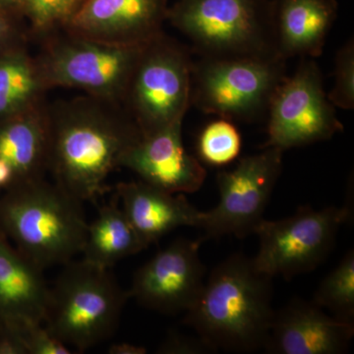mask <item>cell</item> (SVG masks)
<instances>
[{
  "mask_svg": "<svg viewBox=\"0 0 354 354\" xmlns=\"http://www.w3.org/2000/svg\"><path fill=\"white\" fill-rule=\"evenodd\" d=\"M48 169L55 183L80 202H93L108 191L106 180L123 155L142 137L129 114L118 104L77 97L48 111Z\"/></svg>",
  "mask_w": 354,
  "mask_h": 354,
  "instance_id": "6da1fadb",
  "label": "cell"
},
{
  "mask_svg": "<svg viewBox=\"0 0 354 354\" xmlns=\"http://www.w3.org/2000/svg\"><path fill=\"white\" fill-rule=\"evenodd\" d=\"M272 278L253 258L234 254L214 268L184 324L215 351L253 353L264 349L274 311Z\"/></svg>",
  "mask_w": 354,
  "mask_h": 354,
  "instance_id": "7a4b0ae2",
  "label": "cell"
},
{
  "mask_svg": "<svg viewBox=\"0 0 354 354\" xmlns=\"http://www.w3.org/2000/svg\"><path fill=\"white\" fill-rule=\"evenodd\" d=\"M87 227L82 202L44 177L13 184L0 197V232L43 270L82 252Z\"/></svg>",
  "mask_w": 354,
  "mask_h": 354,
  "instance_id": "3957f363",
  "label": "cell"
},
{
  "mask_svg": "<svg viewBox=\"0 0 354 354\" xmlns=\"http://www.w3.org/2000/svg\"><path fill=\"white\" fill-rule=\"evenodd\" d=\"M167 20L201 57L281 58L272 0H177Z\"/></svg>",
  "mask_w": 354,
  "mask_h": 354,
  "instance_id": "277c9868",
  "label": "cell"
},
{
  "mask_svg": "<svg viewBox=\"0 0 354 354\" xmlns=\"http://www.w3.org/2000/svg\"><path fill=\"white\" fill-rule=\"evenodd\" d=\"M50 288L44 325L72 351L93 348L118 329L128 292L109 269L70 261Z\"/></svg>",
  "mask_w": 354,
  "mask_h": 354,
  "instance_id": "5b68a950",
  "label": "cell"
},
{
  "mask_svg": "<svg viewBox=\"0 0 354 354\" xmlns=\"http://www.w3.org/2000/svg\"><path fill=\"white\" fill-rule=\"evenodd\" d=\"M286 76L281 58L201 57L193 64L191 104L232 122H253L267 116Z\"/></svg>",
  "mask_w": 354,
  "mask_h": 354,
  "instance_id": "8992f818",
  "label": "cell"
},
{
  "mask_svg": "<svg viewBox=\"0 0 354 354\" xmlns=\"http://www.w3.org/2000/svg\"><path fill=\"white\" fill-rule=\"evenodd\" d=\"M145 46L102 43L66 32L48 44L37 62L46 88H79L118 104L124 101Z\"/></svg>",
  "mask_w": 354,
  "mask_h": 354,
  "instance_id": "52a82bcc",
  "label": "cell"
},
{
  "mask_svg": "<svg viewBox=\"0 0 354 354\" xmlns=\"http://www.w3.org/2000/svg\"><path fill=\"white\" fill-rule=\"evenodd\" d=\"M189 53L160 34L144 46L124 101L142 136L183 120L191 106Z\"/></svg>",
  "mask_w": 354,
  "mask_h": 354,
  "instance_id": "ba28073f",
  "label": "cell"
},
{
  "mask_svg": "<svg viewBox=\"0 0 354 354\" xmlns=\"http://www.w3.org/2000/svg\"><path fill=\"white\" fill-rule=\"evenodd\" d=\"M349 218L351 208L346 205L322 209L304 206L281 220L264 218L255 232L260 246L254 264L272 279H290L314 271L329 255Z\"/></svg>",
  "mask_w": 354,
  "mask_h": 354,
  "instance_id": "9c48e42d",
  "label": "cell"
},
{
  "mask_svg": "<svg viewBox=\"0 0 354 354\" xmlns=\"http://www.w3.org/2000/svg\"><path fill=\"white\" fill-rule=\"evenodd\" d=\"M247 156L232 171L216 176L220 201L215 208L202 212L197 228L199 241L218 239L225 235L245 239L255 234L283 169V151L274 147Z\"/></svg>",
  "mask_w": 354,
  "mask_h": 354,
  "instance_id": "30bf717a",
  "label": "cell"
},
{
  "mask_svg": "<svg viewBox=\"0 0 354 354\" xmlns=\"http://www.w3.org/2000/svg\"><path fill=\"white\" fill-rule=\"evenodd\" d=\"M323 86L315 62L304 59L291 76H286L268 109V139L262 148L290 150L332 139L344 131Z\"/></svg>",
  "mask_w": 354,
  "mask_h": 354,
  "instance_id": "8fae6325",
  "label": "cell"
},
{
  "mask_svg": "<svg viewBox=\"0 0 354 354\" xmlns=\"http://www.w3.org/2000/svg\"><path fill=\"white\" fill-rule=\"evenodd\" d=\"M201 241L180 237L135 272L129 297L164 314L186 312L196 301L206 269L200 258Z\"/></svg>",
  "mask_w": 354,
  "mask_h": 354,
  "instance_id": "7c38bea8",
  "label": "cell"
},
{
  "mask_svg": "<svg viewBox=\"0 0 354 354\" xmlns=\"http://www.w3.org/2000/svg\"><path fill=\"white\" fill-rule=\"evenodd\" d=\"M167 0H82L65 31L120 46H145L162 34Z\"/></svg>",
  "mask_w": 354,
  "mask_h": 354,
  "instance_id": "4fadbf2b",
  "label": "cell"
},
{
  "mask_svg": "<svg viewBox=\"0 0 354 354\" xmlns=\"http://www.w3.org/2000/svg\"><path fill=\"white\" fill-rule=\"evenodd\" d=\"M183 122L177 121L142 136L123 155L120 167H127L144 183L171 194L197 192L207 172L199 158L190 155L183 145Z\"/></svg>",
  "mask_w": 354,
  "mask_h": 354,
  "instance_id": "5bb4252c",
  "label": "cell"
},
{
  "mask_svg": "<svg viewBox=\"0 0 354 354\" xmlns=\"http://www.w3.org/2000/svg\"><path fill=\"white\" fill-rule=\"evenodd\" d=\"M353 335V323L326 313L312 300L295 298L274 311L264 349L272 354H339Z\"/></svg>",
  "mask_w": 354,
  "mask_h": 354,
  "instance_id": "9a60e30c",
  "label": "cell"
},
{
  "mask_svg": "<svg viewBox=\"0 0 354 354\" xmlns=\"http://www.w3.org/2000/svg\"><path fill=\"white\" fill-rule=\"evenodd\" d=\"M116 195L135 232L148 247L179 227H198L202 212L184 194H171L144 181L120 183Z\"/></svg>",
  "mask_w": 354,
  "mask_h": 354,
  "instance_id": "2e32d148",
  "label": "cell"
},
{
  "mask_svg": "<svg viewBox=\"0 0 354 354\" xmlns=\"http://www.w3.org/2000/svg\"><path fill=\"white\" fill-rule=\"evenodd\" d=\"M337 14V0H272L281 57H320Z\"/></svg>",
  "mask_w": 354,
  "mask_h": 354,
  "instance_id": "e0dca14e",
  "label": "cell"
},
{
  "mask_svg": "<svg viewBox=\"0 0 354 354\" xmlns=\"http://www.w3.org/2000/svg\"><path fill=\"white\" fill-rule=\"evenodd\" d=\"M48 297L44 270L0 232V324L44 323Z\"/></svg>",
  "mask_w": 354,
  "mask_h": 354,
  "instance_id": "ac0fdd59",
  "label": "cell"
},
{
  "mask_svg": "<svg viewBox=\"0 0 354 354\" xmlns=\"http://www.w3.org/2000/svg\"><path fill=\"white\" fill-rule=\"evenodd\" d=\"M48 148V111L41 102L0 120V158L12 167L15 183L43 178Z\"/></svg>",
  "mask_w": 354,
  "mask_h": 354,
  "instance_id": "d6986e66",
  "label": "cell"
},
{
  "mask_svg": "<svg viewBox=\"0 0 354 354\" xmlns=\"http://www.w3.org/2000/svg\"><path fill=\"white\" fill-rule=\"evenodd\" d=\"M148 247L140 239L116 200L100 208L97 218L88 223L83 259L88 264L111 269L120 260Z\"/></svg>",
  "mask_w": 354,
  "mask_h": 354,
  "instance_id": "ffe728a7",
  "label": "cell"
},
{
  "mask_svg": "<svg viewBox=\"0 0 354 354\" xmlns=\"http://www.w3.org/2000/svg\"><path fill=\"white\" fill-rule=\"evenodd\" d=\"M37 59L19 48L0 53V120L41 102L46 90Z\"/></svg>",
  "mask_w": 354,
  "mask_h": 354,
  "instance_id": "44dd1931",
  "label": "cell"
},
{
  "mask_svg": "<svg viewBox=\"0 0 354 354\" xmlns=\"http://www.w3.org/2000/svg\"><path fill=\"white\" fill-rule=\"evenodd\" d=\"M312 301L330 315L353 323L354 321V252L349 250L341 262L321 281Z\"/></svg>",
  "mask_w": 354,
  "mask_h": 354,
  "instance_id": "7402d4cb",
  "label": "cell"
},
{
  "mask_svg": "<svg viewBox=\"0 0 354 354\" xmlns=\"http://www.w3.org/2000/svg\"><path fill=\"white\" fill-rule=\"evenodd\" d=\"M196 147L202 162L223 167L234 162L241 153V134L232 121L220 118L203 128Z\"/></svg>",
  "mask_w": 354,
  "mask_h": 354,
  "instance_id": "603a6c76",
  "label": "cell"
},
{
  "mask_svg": "<svg viewBox=\"0 0 354 354\" xmlns=\"http://www.w3.org/2000/svg\"><path fill=\"white\" fill-rule=\"evenodd\" d=\"M81 2L82 0H26L22 14L27 16L35 30L46 32L64 26Z\"/></svg>",
  "mask_w": 354,
  "mask_h": 354,
  "instance_id": "cb8c5ba5",
  "label": "cell"
},
{
  "mask_svg": "<svg viewBox=\"0 0 354 354\" xmlns=\"http://www.w3.org/2000/svg\"><path fill=\"white\" fill-rule=\"evenodd\" d=\"M330 102L337 108H354V41H346L339 48L335 60V82L328 95Z\"/></svg>",
  "mask_w": 354,
  "mask_h": 354,
  "instance_id": "d4e9b609",
  "label": "cell"
},
{
  "mask_svg": "<svg viewBox=\"0 0 354 354\" xmlns=\"http://www.w3.org/2000/svg\"><path fill=\"white\" fill-rule=\"evenodd\" d=\"M19 330L28 354H71L69 346L51 334L44 323L6 324Z\"/></svg>",
  "mask_w": 354,
  "mask_h": 354,
  "instance_id": "484cf974",
  "label": "cell"
},
{
  "mask_svg": "<svg viewBox=\"0 0 354 354\" xmlns=\"http://www.w3.org/2000/svg\"><path fill=\"white\" fill-rule=\"evenodd\" d=\"M215 353L213 348L201 337H190L186 335L169 334L162 342L158 353L162 354H204Z\"/></svg>",
  "mask_w": 354,
  "mask_h": 354,
  "instance_id": "4316f807",
  "label": "cell"
},
{
  "mask_svg": "<svg viewBox=\"0 0 354 354\" xmlns=\"http://www.w3.org/2000/svg\"><path fill=\"white\" fill-rule=\"evenodd\" d=\"M0 354H28L19 330L0 324Z\"/></svg>",
  "mask_w": 354,
  "mask_h": 354,
  "instance_id": "83f0119b",
  "label": "cell"
},
{
  "mask_svg": "<svg viewBox=\"0 0 354 354\" xmlns=\"http://www.w3.org/2000/svg\"><path fill=\"white\" fill-rule=\"evenodd\" d=\"M11 17L0 13V53L10 48L14 37V28Z\"/></svg>",
  "mask_w": 354,
  "mask_h": 354,
  "instance_id": "f1b7e54d",
  "label": "cell"
},
{
  "mask_svg": "<svg viewBox=\"0 0 354 354\" xmlns=\"http://www.w3.org/2000/svg\"><path fill=\"white\" fill-rule=\"evenodd\" d=\"M108 353L111 354H145L147 349L143 346L130 344V342H118V344H113L109 346Z\"/></svg>",
  "mask_w": 354,
  "mask_h": 354,
  "instance_id": "f546056e",
  "label": "cell"
},
{
  "mask_svg": "<svg viewBox=\"0 0 354 354\" xmlns=\"http://www.w3.org/2000/svg\"><path fill=\"white\" fill-rule=\"evenodd\" d=\"M15 183V174L12 167L0 158V190H6Z\"/></svg>",
  "mask_w": 354,
  "mask_h": 354,
  "instance_id": "4dcf8cb0",
  "label": "cell"
},
{
  "mask_svg": "<svg viewBox=\"0 0 354 354\" xmlns=\"http://www.w3.org/2000/svg\"><path fill=\"white\" fill-rule=\"evenodd\" d=\"M26 0H0V13L12 17L22 13Z\"/></svg>",
  "mask_w": 354,
  "mask_h": 354,
  "instance_id": "1f68e13d",
  "label": "cell"
}]
</instances>
